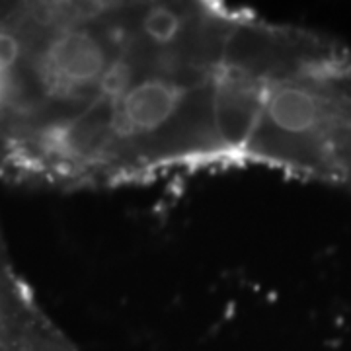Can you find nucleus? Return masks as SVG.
<instances>
[{"label": "nucleus", "instance_id": "nucleus-2", "mask_svg": "<svg viewBox=\"0 0 351 351\" xmlns=\"http://www.w3.org/2000/svg\"><path fill=\"white\" fill-rule=\"evenodd\" d=\"M186 29V18L170 6H149L138 18V32L152 45H174Z\"/></svg>", "mask_w": 351, "mask_h": 351}, {"label": "nucleus", "instance_id": "nucleus-1", "mask_svg": "<svg viewBox=\"0 0 351 351\" xmlns=\"http://www.w3.org/2000/svg\"><path fill=\"white\" fill-rule=\"evenodd\" d=\"M246 151L289 174L351 188V55L291 38L263 78Z\"/></svg>", "mask_w": 351, "mask_h": 351}]
</instances>
